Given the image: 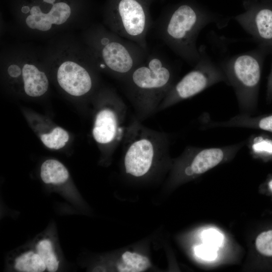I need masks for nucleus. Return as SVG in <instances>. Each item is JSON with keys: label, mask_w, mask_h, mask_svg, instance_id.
Here are the masks:
<instances>
[{"label": "nucleus", "mask_w": 272, "mask_h": 272, "mask_svg": "<svg viewBox=\"0 0 272 272\" xmlns=\"http://www.w3.org/2000/svg\"><path fill=\"white\" fill-rule=\"evenodd\" d=\"M42 54L47 70L54 72L67 94L80 97L92 90L94 74L99 70L80 38L69 32L59 34L50 39Z\"/></svg>", "instance_id": "obj_1"}, {"label": "nucleus", "mask_w": 272, "mask_h": 272, "mask_svg": "<svg viewBox=\"0 0 272 272\" xmlns=\"http://www.w3.org/2000/svg\"><path fill=\"white\" fill-rule=\"evenodd\" d=\"M97 68L122 81L147 57L148 51L137 43L108 29L103 24H90L81 35Z\"/></svg>", "instance_id": "obj_2"}, {"label": "nucleus", "mask_w": 272, "mask_h": 272, "mask_svg": "<svg viewBox=\"0 0 272 272\" xmlns=\"http://www.w3.org/2000/svg\"><path fill=\"white\" fill-rule=\"evenodd\" d=\"M23 5L15 22L23 34L50 39L73 28L84 29L89 24L78 20L70 5L64 1L40 0V3Z\"/></svg>", "instance_id": "obj_3"}, {"label": "nucleus", "mask_w": 272, "mask_h": 272, "mask_svg": "<svg viewBox=\"0 0 272 272\" xmlns=\"http://www.w3.org/2000/svg\"><path fill=\"white\" fill-rule=\"evenodd\" d=\"M174 73L162 56L149 54L123 80L129 97L140 107L160 105L174 83Z\"/></svg>", "instance_id": "obj_4"}, {"label": "nucleus", "mask_w": 272, "mask_h": 272, "mask_svg": "<svg viewBox=\"0 0 272 272\" xmlns=\"http://www.w3.org/2000/svg\"><path fill=\"white\" fill-rule=\"evenodd\" d=\"M206 22L192 7L183 5L155 26L160 39L188 63L195 65L201 56L196 40Z\"/></svg>", "instance_id": "obj_5"}, {"label": "nucleus", "mask_w": 272, "mask_h": 272, "mask_svg": "<svg viewBox=\"0 0 272 272\" xmlns=\"http://www.w3.org/2000/svg\"><path fill=\"white\" fill-rule=\"evenodd\" d=\"M1 63L10 79L21 78L27 95L38 97L47 92L49 80L42 52L26 45L11 46L3 51Z\"/></svg>", "instance_id": "obj_6"}, {"label": "nucleus", "mask_w": 272, "mask_h": 272, "mask_svg": "<svg viewBox=\"0 0 272 272\" xmlns=\"http://www.w3.org/2000/svg\"><path fill=\"white\" fill-rule=\"evenodd\" d=\"M223 71L235 91L241 113L253 114L257 106L261 76L258 60L251 54L240 55L231 59Z\"/></svg>", "instance_id": "obj_7"}, {"label": "nucleus", "mask_w": 272, "mask_h": 272, "mask_svg": "<svg viewBox=\"0 0 272 272\" xmlns=\"http://www.w3.org/2000/svg\"><path fill=\"white\" fill-rule=\"evenodd\" d=\"M103 24L148 51L147 36L153 22L140 1L119 0L116 8L106 14Z\"/></svg>", "instance_id": "obj_8"}, {"label": "nucleus", "mask_w": 272, "mask_h": 272, "mask_svg": "<svg viewBox=\"0 0 272 272\" xmlns=\"http://www.w3.org/2000/svg\"><path fill=\"white\" fill-rule=\"evenodd\" d=\"M126 133L124 163L126 172L141 177L148 172L159 150L163 149L161 135L132 123Z\"/></svg>", "instance_id": "obj_9"}, {"label": "nucleus", "mask_w": 272, "mask_h": 272, "mask_svg": "<svg viewBox=\"0 0 272 272\" xmlns=\"http://www.w3.org/2000/svg\"><path fill=\"white\" fill-rule=\"evenodd\" d=\"M223 81L227 82L224 71L201 55L194 69L173 85L159 108L163 109L171 106Z\"/></svg>", "instance_id": "obj_10"}, {"label": "nucleus", "mask_w": 272, "mask_h": 272, "mask_svg": "<svg viewBox=\"0 0 272 272\" xmlns=\"http://www.w3.org/2000/svg\"><path fill=\"white\" fill-rule=\"evenodd\" d=\"M246 140L230 145L212 148H186L185 154L189 163L184 168L188 177L201 174L235 155L246 144Z\"/></svg>", "instance_id": "obj_11"}, {"label": "nucleus", "mask_w": 272, "mask_h": 272, "mask_svg": "<svg viewBox=\"0 0 272 272\" xmlns=\"http://www.w3.org/2000/svg\"><path fill=\"white\" fill-rule=\"evenodd\" d=\"M31 244L44 262L47 271L55 272L60 269L62 255L53 225L37 235Z\"/></svg>", "instance_id": "obj_12"}, {"label": "nucleus", "mask_w": 272, "mask_h": 272, "mask_svg": "<svg viewBox=\"0 0 272 272\" xmlns=\"http://www.w3.org/2000/svg\"><path fill=\"white\" fill-rule=\"evenodd\" d=\"M7 269L17 272H43L46 265L33 247L23 245L14 249L8 254L6 260Z\"/></svg>", "instance_id": "obj_13"}, {"label": "nucleus", "mask_w": 272, "mask_h": 272, "mask_svg": "<svg viewBox=\"0 0 272 272\" xmlns=\"http://www.w3.org/2000/svg\"><path fill=\"white\" fill-rule=\"evenodd\" d=\"M119 118L116 112L109 108H104L97 114L93 129L95 140L101 144L118 140L122 133L119 126Z\"/></svg>", "instance_id": "obj_14"}, {"label": "nucleus", "mask_w": 272, "mask_h": 272, "mask_svg": "<svg viewBox=\"0 0 272 272\" xmlns=\"http://www.w3.org/2000/svg\"><path fill=\"white\" fill-rule=\"evenodd\" d=\"M203 128L216 127H241L261 130L272 133V113L252 116L241 113L222 121L211 122L205 124Z\"/></svg>", "instance_id": "obj_15"}, {"label": "nucleus", "mask_w": 272, "mask_h": 272, "mask_svg": "<svg viewBox=\"0 0 272 272\" xmlns=\"http://www.w3.org/2000/svg\"><path fill=\"white\" fill-rule=\"evenodd\" d=\"M251 154L263 159L272 158V134L260 133L251 135L246 143Z\"/></svg>", "instance_id": "obj_16"}, {"label": "nucleus", "mask_w": 272, "mask_h": 272, "mask_svg": "<svg viewBox=\"0 0 272 272\" xmlns=\"http://www.w3.org/2000/svg\"><path fill=\"white\" fill-rule=\"evenodd\" d=\"M250 30L257 37L265 41H272V11L264 9L256 14L250 22Z\"/></svg>", "instance_id": "obj_17"}, {"label": "nucleus", "mask_w": 272, "mask_h": 272, "mask_svg": "<svg viewBox=\"0 0 272 272\" xmlns=\"http://www.w3.org/2000/svg\"><path fill=\"white\" fill-rule=\"evenodd\" d=\"M150 266V262L147 257L135 252L126 251L122 255L117 268L120 272H141Z\"/></svg>", "instance_id": "obj_18"}, {"label": "nucleus", "mask_w": 272, "mask_h": 272, "mask_svg": "<svg viewBox=\"0 0 272 272\" xmlns=\"http://www.w3.org/2000/svg\"><path fill=\"white\" fill-rule=\"evenodd\" d=\"M69 139L67 131L59 127L54 128L50 133L41 136V140L45 146L55 150L63 147Z\"/></svg>", "instance_id": "obj_19"}, {"label": "nucleus", "mask_w": 272, "mask_h": 272, "mask_svg": "<svg viewBox=\"0 0 272 272\" xmlns=\"http://www.w3.org/2000/svg\"><path fill=\"white\" fill-rule=\"evenodd\" d=\"M255 246L261 254L272 256V230L259 234L255 240Z\"/></svg>", "instance_id": "obj_20"}, {"label": "nucleus", "mask_w": 272, "mask_h": 272, "mask_svg": "<svg viewBox=\"0 0 272 272\" xmlns=\"http://www.w3.org/2000/svg\"><path fill=\"white\" fill-rule=\"evenodd\" d=\"M201 239L203 244L218 249L223 243L224 236L218 230L209 229L201 233Z\"/></svg>", "instance_id": "obj_21"}, {"label": "nucleus", "mask_w": 272, "mask_h": 272, "mask_svg": "<svg viewBox=\"0 0 272 272\" xmlns=\"http://www.w3.org/2000/svg\"><path fill=\"white\" fill-rule=\"evenodd\" d=\"M194 251L197 257L207 261H213L218 256L217 248L203 243L196 246Z\"/></svg>", "instance_id": "obj_22"}, {"label": "nucleus", "mask_w": 272, "mask_h": 272, "mask_svg": "<svg viewBox=\"0 0 272 272\" xmlns=\"http://www.w3.org/2000/svg\"><path fill=\"white\" fill-rule=\"evenodd\" d=\"M266 100L268 103L272 101V67L267 79Z\"/></svg>", "instance_id": "obj_23"}, {"label": "nucleus", "mask_w": 272, "mask_h": 272, "mask_svg": "<svg viewBox=\"0 0 272 272\" xmlns=\"http://www.w3.org/2000/svg\"><path fill=\"white\" fill-rule=\"evenodd\" d=\"M268 186L272 191V179L268 182Z\"/></svg>", "instance_id": "obj_24"}]
</instances>
